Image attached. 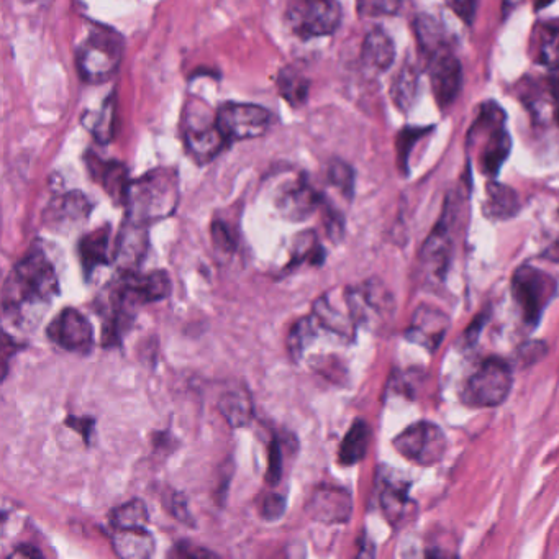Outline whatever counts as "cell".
<instances>
[{
    "label": "cell",
    "instance_id": "6da1fadb",
    "mask_svg": "<svg viewBox=\"0 0 559 559\" xmlns=\"http://www.w3.org/2000/svg\"><path fill=\"white\" fill-rule=\"evenodd\" d=\"M60 294L55 264L40 245L23 256L10 271L2 292L4 315L17 327H33Z\"/></svg>",
    "mask_w": 559,
    "mask_h": 559
},
{
    "label": "cell",
    "instance_id": "7a4b0ae2",
    "mask_svg": "<svg viewBox=\"0 0 559 559\" xmlns=\"http://www.w3.org/2000/svg\"><path fill=\"white\" fill-rule=\"evenodd\" d=\"M179 176L174 169L161 168L130 181L123 205L128 222L148 227L168 219L179 204Z\"/></svg>",
    "mask_w": 559,
    "mask_h": 559
},
{
    "label": "cell",
    "instance_id": "3957f363",
    "mask_svg": "<svg viewBox=\"0 0 559 559\" xmlns=\"http://www.w3.org/2000/svg\"><path fill=\"white\" fill-rule=\"evenodd\" d=\"M123 41L112 28H94L78 50V71L92 84L112 78L122 63Z\"/></svg>",
    "mask_w": 559,
    "mask_h": 559
},
{
    "label": "cell",
    "instance_id": "277c9868",
    "mask_svg": "<svg viewBox=\"0 0 559 559\" xmlns=\"http://www.w3.org/2000/svg\"><path fill=\"white\" fill-rule=\"evenodd\" d=\"M512 384L514 376L510 364L500 358H487L464 384L461 399L473 409H491L505 402Z\"/></svg>",
    "mask_w": 559,
    "mask_h": 559
},
{
    "label": "cell",
    "instance_id": "5b68a950",
    "mask_svg": "<svg viewBox=\"0 0 559 559\" xmlns=\"http://www.w3.org/2000/svg\"><path fill=\"white\" fill-rule=\"evenodd\" d=\"M556 289L558 284L555 278L541 269L522 266L515 271L512 278V294L527 325L535 327L540 322L543 310L556 296Z\"/></svg>",
    "mask_w": 559,
    "mask_h": 559
},
{
    "label": "cell",
    "instance_id": "8992f818",
    "mask_svg": "<svg viewBox=\"0 0 559 559\" xmlns=\"http://www.w3.org/2000/svg\"><path fill=\"white\" fill-rule=\"evenodd\" d=\"M287 22L297 37H327L341 22L338 0H294L287 10Z\"/></svg>",
    "mask_w": 559,
    "mask_h": 559
},
{
    "label": "cell",
    "instance_id": "52a82bcc",
    "mask_svg": "<svg viewBox=\"0 0 559 559\" xmlns=\"http://www.w3.org/2000/svg\"><path fill=\"white\" fill-rule=\"evenodd\" d=\"M394 448L405 460L419 466H432L443 460L448 440L443 430L435 423L417 422L394 438Z\"/></svg>",
    "mask_w": 559,
    "mask_h": 559
},
{
    "label": "cell",
    "instance_id": "ba28073f",
    "mask_svg": "<svg viewBox=\"0 0 559 559\" xmlns=\"http://www.w3.org/2000/svg\"><path fill=\"white\" fill-rule=\"evenodd\" d=\"M217 125L223 135L230 141L251 140L263 137L271 125V112L260 105L225 104L217 112Z\"/></svg>",
    "mask_w": 559,
    "mask_h": 559
},
{
    "label": "cell",
    "instance_id": "9c48e42d",
    "mask_svg": "<svg viewBox=\"0 0 559 559\" xmlns=\"http://www.w3.org/2000/svg\"><path fill=\"white\" fill-rule=\"evenodd\" d=\"M314 319L320 328L343 341L355 340L358 322L351 307L348 287H338L323 294L314 304Z\"/></svg>",
    "mask_w": 559,
    "mask_h": 559
},
{
    "label": "cell",
    "instance_id": "30bf717a",
    "mask_svg": "<svg viewBox=\"0 0 559 559\" xmlns=\"http://www.w3.org/2000/svg\"><path fill=\"white\" fill-rule=\"evenodd\" d=\"M351 307L355 312L358 327L378 328L386 325L394 315V299L382 282L366 281L360 286L348 287Z\"/></svg>",
    "mask_w": 559,
    "mask_h": 559
},
{
    "label": "cell",
    "instance_id": "8fae6325",
    "mask_svg": "<svg viewBox=\"0 0 559 559\" xmlns=\"http://www.w3.org/2000/svg\"><path fill=\"white\" fill-rule=\"evenodd\" d=\"M476 128L481 138H487L481 155L482 169L489 176H496L510 151L509 133L504 128V112L497 105H484Z\"/></svg>",
    "mask_w": 559,
    "mask_h": 559
},
{
    "label": "cell",
    "instance_id": "7c38bea8",
    "mask_svg": "<svg viewBox=\"0 0 559 559\" xmlns=\"http://www.w3.org/2000/svg\"><path fill=\"white\" fill-rule=\"evenodd\" d=\"M46 335L61 350L87 355L94 345V330L89 320L76 309H64L46 328Z\"/></svg>",
    "mask_w": 559,
    "mask_h": 559
},
{
    "label": "cell",
    "instance_id": "4fadbf2b",
    "mask_svg": "<svg viewBox=\"0 0 559 559\" xmlns=\"http://www.w3.org/2000/svg\"><path fill=\"white\" fill-rule=\"evenodd\" d=\"M451 210L446 207L437 227L433 228L420 251V271L427 279L440 281L450 266L451 256Z\"/></svg>",
    "mask_w": 559,
    "mask_h": 559
},
{
    "label": "cell",
    "instance_id": "5bb4252c",
    "mask_svg": "<svg viewBox=\"0 0 559 559\" xmlns=\"http://www.w3.org/2000/svg\"><path fill=\"white\" fill-rule=\"evenodd\" d=\"M430 82L435 100L440 109L455 102L463 86V68L455 55L441 50L430 58Z\"/></svg>",
    "mask_w": 559,
    "mask_h": 559
},
{
    "label": "cell",
    "instance_id": "9a60e30c",
    "mask_svg": "<svg viewBox=\"0 0 559 559\" xmlns=\"http://www.w3.org/2000/svg\"><path fill=\"white\" fill-rule=\"evenodd\" d=\"M91 210V202L82 192H66L48 204L43 212V223L55 232L68 233L81 227L89 219Z\"/></svg>",
    "mask_w": 559,
    "mask_h": 559
},
{
    "label": "cell",
    "instance_id": "2e32d148",
    "mask_svg": "<svg viewBox=\"0 0 559 559\" xmlns=\"http://www.w3.org/2000/svg\"><path fill=\"white\" fill-rule=\"evenodd\" d=\"M322 202L319 192L315 191V187L302 176L282 187L276 199V207L284 219L291 222H304L314 214Z\"/></svg>",
    "mask_w": 559,
    "mask_h": 559
},
{
    "label": "cell",
    "instance_id": "e0dca14e",
    "mask_svg": "<svg viewBox=\"0 0 559 559\" xmlns=\"http://www.w3.org/2000/svg\"><path fill=\"white\" fill-rule=\"evenodd\" d=\"M448 328H450L448 315L432 305H420L419 309L415 310L405 337L433 353L441 345Z\"/></svg>",
    "mask_w": 559,
    "mask_h": 559
},
{
    "label": "cell",
    "instance_id": "ac0fdd59",
    "mask_svg": "<svg viewBox=\"0 0 559 559\" xmlns=\"http://www.w3.org/2000/svg\"><path fill=\"white\" fill-rule=\"evenodd\" d=\"M307 514L322 523L348 522L351 515L350 494L340 487H317L307 502Z\"/></svg>",
    "mask_w": 559,
    "mask_h": 559
},
{
    "label": "cell",
    "instance_id": "d6986e66",
    "mask_svg": "<svg viewBox=\"0 0 559 559\" xmlns=\"http://www.w3.org/2000/svg\"><path fill=\"white\" fill-rule=\"evenodd\" d=\"M186 145L189 155L197 163H209L222 153L228 140L217 125V119L209 125H189L186 130Z\"/></svg>",
    "mask_w": 559,
    "mask_h": 559
},
{
    "label": "cell",
    "instance_id": "ffe728a7",
    "mask_svg": "<svg viewBox=\"0 0 559 559\" xmlns=\"http://www.w3.org/2000/svg\"><path fill=\"white\" fill-rule=\"evenodd\" d=\"M382 512L394 527H402L414 517L415 502L409 497V484L387 479L381 491Z\"/></svg>",
    "mask_w": 559,
    "mask_h": 559
},
{
    "label": "cell",
    "instance_id": "44dd1931",
    "mask_svg": "<svg viewBox=\"0 0 559 559\" xmlns=\"http://www.w3.org/2000/svg\"><path fill=\"white\" fill-rule=\"evenodd\" d=\"M89 169H91L92 178L104 187V191L109 194L115 202L123 204L127 189L130 186L128 181L127 169L123 168V164L115 163V161H99L92 156V160H87Z\"/></svg>",
    "mask_w": 559,
    "mask_h": 559
},
{
    "label": "cell",
    "instance_id": "7402d4cb",
    "mask_svg": "<svg viewBox=\"0 0 559 559\" xmlns=\"http://www.w3.org/2000/svg\"><path fill=\"white\" fill-rule=\"evenodd\" d=\"M112 546L120 558L145 559L155 553V540L145 527L117 528L112 537Z\"/></svg>",
    "mask_w": 559,
    "mask_h": 559
},
{
    "label": "cell",
    "instance_id": "603a6c76",
    "mask_svg": "<svg viewBox=\"0 0 559 559\" xmlns=\"http://www.w3.org/2000/svg\"><path fill=\"white\" fill-rule=\"evenodd\" d=\"M79 256H81L84 273L91 274L99 266L110 263V227H100L92 233H87L79 241Z\"/></svg>",
    "mask_w": 559,
    "mask_h": 559
},
{
    "label": "cell",
    "instance_id": "cb8c5ba5",
    "mask_svg": "<svg viewBox=\"0 0 559 559\" xmlns=\"http://www.w3.org/2000/svg\"><path fill=\"white\" fill-rule=\"evenodd\" d=\"M146 251V227L137 223H125L117 240V248L114 251L115 260L122 264L125 271H132L141 261V256Z\"/></svg>",
    "mask_w": 559,
    "mask_h": 559
},
{
    "label": "cell",
    "instance_id": "d4e9b609",
    "mask_svg": "<svg viewBox=\"0 0 559 559\" xmlns=\"http://www.w3.org/2000/svg\"><path fill=\"white\" fill-rule=\"evenodd\" d=\"M361 56L368 68L382 73L391 68L392 63L396 60V46H394L392 38L378 28V30L369 32L364 38Z\"/></svg>",
    "mask_w": 559,
    "mask_h": 559
},
{
    "label": "cell",
    "instance_id": "484cf974",
    "mask_svg": "<svg viewBox=\"0 0 559 559\" xmlns=\"http://www.w3.org/2000/svg\"><path fill=\"white\" fill-rule=\"evenodd\" d=\"M519 196L512 187L491 181L486 187L484 214L491 220H509L519 212Z\"/></svg>",
    "mask_w": 559,
    "mask_h": 559
},
{
    "label": "cell",
    "instance_id": "4316f807",
    "mask_svg": "<svg viewBox=\"0 0 559 559\" xmlns=\"http://www.w3.org/2000/svg\"><path fill=\"white\" fill-rule=\"evenodd\" d=\"M219 409L223 419L232 428L246 427L255 417V407L250 394L245 389H233L220 397Z\"/></svg>",
    "mask_w": 559,
    "mask_h": 559
},
{
    "label": "cell",
    "instance_id": "83f0119b",
    "mask_svg": "<svg viewBox=\"0 0 559 559\" xmlns=\"http://www.w3.org/2000/svg\"><path fill=\"white\" fill-rule=\"evenodd\" d=\"M369 438H371V430L368 423L364 420H356L341 441L340 451H338L340 463L345 466L360 463L368 451Z\"/></svg>",
    "mask_w": 559,
    "mask_h": 559
},
{
    "label": "cell",
    "instance_id": "f1b7e54d",
    "mask_svg": "<svg viewBox=\"0 0 559 559\" xmlns=\"http://www.w3.org/2000/svg\"><path fill=\"white\" fill-rule=\"evenodd\" d=\"M417 89H419V73L415 66L405 64L392 86V99L400 110L407 112L412 107Z\"/></svg>",
    "mask_w": 559,
    "mask_h": 559
},
{
    "label": "cell",
    "instance_id": "f546056e",
    "mask_svg": "<svg viewBox=\"0 0 559 559\" xmlns=\"http://www.w3.org/2000/svg\"><path fill=\"white\" fill-rule=\"evenodd\" d=\"M415 33L419 38V45L430 58L445 50V43H443V32L438 25L437 20L422 15L419 19L415 20Z\"/></svg>",
    "mask_w": 559,
    "mask_h": 559
},
{
    "label": "cell",
    "instance_id": "4dcf8cb0",
    "mask_svg": "<svg viewBox=\"0 0 559 559\" xmlns=\"http://www.w3.org/2000/svg\"><path fill=\"white\" fill-rule=\"evenodd\" d=\"M278 86L282 97L294 107L304 104L307 94H309V81L296 69H284L279 74Z\"/></svg>",
    "mask_w": 559,
    "mask_h": 559
},
{
    "label": "cell",
    "instance_id": "1f68e13d",
    "mask_svg": "<svg viewBox=\"0 0 559 559\" xmlns=\"http://www.w3.org/2000/svg\"><path fill=\"white\" fill-rule=\"evenodd\" d=\"M319 328L320 325L314 319V315H310L307 319L299 320L292 327L291 333H289V340H287V346H289V353H291L294 360H300L304 356L305 350L314 341L315 332Z\"/></svg>",
    "mask_w": 559,
    "mask_h": 559
},
{
    "label": "cell",
    "instance_id": "d6a6232c",
    "mask_svg": "<svg viewBox=\"0 0 559 559\" xmlns=\"http://www.w3.org/2000/svg\"><path fill=\"white\" fill-rule=\"evenodd\" d=\"M150 520L145 502L141 500H130L127 504L120 505L114 510L110 522L115 528H141L145 527Z\"/></svg>",
    "mask_w": 559,
    "mask_h": 559
},
{
    "label": "cell",
    "instance_id": "836d02e7",
    "mask_svg": "<svg viewBox=\"0 0 559 559\" xmlns=\"http://www.w3.org/2000/svg\"><path fill=\"white\" fill-rule=\"evenodd\" d=\"M294 251H296L294 263L309 261L310 264H319L323 261L322 246L317 243L314 233H304L302 237L297 238Z\"/></svg>",
    "mask_w": 559,
    "mask_h": 559
},
{
    "label": "cell",
    "instance_id": "e575fe53",
    "mask_svg": "<svg viewBox=\"0 0 559 559\" xmlns=\"http://www.w3.org/2000/svg\"><path fill=\"white\" fill-rule=\"evenodd\" d=\"M328 181L340 189L341 194H345L346 197L353 196L355 174L348 164L343 161H332L328 166Z\"/></svg>",
    "mask_w": 559,
    "mask_h": 559
},
{
    "label": "cell",
    "instance_id": "d590c367",
    "mask_svg": "<svg viewBox=\"0 0 559 559\" xmlns=\"http://www.w3.org/2000/svg\"><path fill=\"white\" fill-rule=\"evenodd\" d=\"M402 0H356V10L363 17H387L399 12Z\"/></svg>",
    "mask_w": 559,
    "mask_h": 559
},
{
    "label": "cell",
    "instance_id": "8d00e7d4",
    "mask_svg": "<svg viewBox=\"0 0 559 559\" xmlns=\"http://www.w3.org/2000/svg\"><path fill=\"white\" fill-rule=\"evenodd\" d=\"M115 105L114 96L110 97L104 104V109L100 112L99 117H97L94 127H92V133L97 141L100 143H107L114 135V125H115Z\"/></svg>",
    "mask_w": 559,
    "mask_h": 559
},
{
    "label": "cell",
    "instance_id": "74e56055",
    "mask_svg": "<svg viewBox=\"0 0 559 559\" xmlns=\"http://www.w3.org/2000/svg\"><path fill=\"white\" fill-rule=\"evenodd\" d=\"M540 61L551 68L559 66V30L546 28L540 41Z\"/></svg>",
    "mask_w": 559,
    "mask_h": 559
},
{
    "label": "cell",
    "instance_id": "f35d334b",
    "mask_svg": "<svg viewBox=\"0 0 559 559\" xmlns=\"http://www.w3.org/2000/svg\"><path fill=\"white\" fill-rule=\"evenodd\" d=\"M427 133L425 128H405L397 137V158H399V166L407 171V161H409L410 150L412 146Z\"/></svg>",
    "mask_w": 559,
    "mask_h": 559
},
{
    "label": "cell",
    "instance_id": "ab89813d",
    "mask_svg": "<svg viewBox=\"0 0 559 559\" xmlns=\"http://www.w3.org/2000/svg\"><path fill=\"white\" fill-rule=\"evenodd\" d=\"M212 241H214L215 248H219L223 253H233L237 250L235 233L232 228L228 227V223L222 222V220H215L212 223Z\"/></svg>",
    "mask_w": 559,
    "mask_h": 559
},
{
    "label": "cell",
    "instance_id": "60d3db41",
    "mask_svg": "<svg viewBox=\"0 0 559 559\" xmlns=\"http://www.w3.org/2000/svg\"><path fill=\"white\" fill-rule=\"evenodd\" d=\"M282 474V451L278 438L271 440L268 450V471H266V481L269 484H278Z\"/></svg>",
    "mask_w": 559,
    "mask_h": 559
},
{
    "label": "cell",
    "instance_id": "b9f144b4",
    "mask_svg": "<svg viewBox=\"0 0 559 559\" xmlns=\"http://www.w3.org/2000/svg\"><path fill=\"white\" fill-rule=\"evenodd\" d=\"M286 510V497L281 494H268L261 504V515L266 520H278Z\"/></svg>",
    "mask_w": 559,
    "mask_h": 559
},
{
    "label": "cell",
    "instance_id": "7bdbcfd3",
    "mask_svg": "<svg viewBox=\"0 0 559 559\" xmlns=\"http://www.w3.org/2000/svg\"><path fill=\"white\" fill-rule=\"evenodd\" d=\"M450 9L455 12L464 22H471L478 10V0H446Z\"/></svg>",
    "mask_w": 559,
    "mask_h": 559
},
{
    "label": "cell",
    "instance_id": "ee69618b",
    "mask_svg": "<svg viewBox=\"0 0 559 559\" xmlns=\"http://www.w3.org/2000/svg\"><path fill=\"white\" fill-rule=\"evenodd\" d=\"M169 510H171V514H173L176 519L181 520V522L191 523V515L187 512L186 499H184L181 494H178V492H174L173 496H171Z\"/></svg>",
    "mask_w": 559,
    "mask_h": 559
},
{
    "label": "cell",
    "instance_id": "f6af8a7d",
    "mask_svg": "<svg viewBox=\"0 0 559 559\" xmlns=\"http://www.w3.org/2000/svg\"><path fill=\"white\" fill-rule=\"evenodd\" d=\"M543 353H545V346L541 343H528V345L522 346V350H520V355H527V358H523V361L527 364L540 360Z\"/></svg>",
    "mask_w": 559,
    "mask_h": 559
},
{
    "label": "cell",
    "instance_id": "bcb514c9",
    "mask_svg": "<svg viewBox=\"0 0 559 559\" xmlns=\"http://www.w3.org/2000/svg\"><path fill=\"white\" fill-rule=\"evenodd\" d=\"M191 546L189 543H181L176 548V555L179 556H189V558H199V556H214L212 551L204 550V548H200V546H192V550H189Z\"/></svg>",
    "mask_w": 559,
    "mask_h": 559
},
{
    "label": "cell",
    "instance_id": "7dc6e473",
    "mask_svg": "<svg viewBox=\"0 0 559 559\" xmlns=\"http://www.w3.org/2000/svg\"><path fill=\"white\" fill-rule=\"evenodd\" d=\"M41 551H38L35 546L22 545L9 556V559H37L41 558Z\"/></svg>",
    "mask_w": 559,
    "mask_h": 559
},
{
    "label": "cell",
    "instance_id": "c3c4849f",
    "mask_svg": "<svg viewBox=\"0 0 559 559\" xmlns=\"http://www.w3.org/2000/svg\"><path fill=\"white\" fill-rule=\"evenodd\" d=\"M520 4V0H504V15L510 14Z\"/></svg>",
    "mask_w": 559,
    "mask_h": 559
},
{
    "label": "cell",
    "instance_id": "681fc988",
    "mask_svg": "<svg viewBox=\"0 0 559 559\" xmlns=\"http://www.w3.org/2000/svg\"><path fill=\"white\" fill-rule=\"evenodd\" d=\"M558 120H559V112H558Z\"/></svg>",
    "mask_w": 559,
    "mask_h": 559
}]
</instances>
